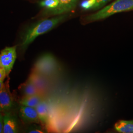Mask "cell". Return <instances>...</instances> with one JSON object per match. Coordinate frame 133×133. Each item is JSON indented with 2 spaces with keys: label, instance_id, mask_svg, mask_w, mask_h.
<instances>
[{
  "label": "cell",
  "instance_id": "1",
  "mask_svg": "<svg viewBox=\"0 0 133 133\" xmlns=\"http://www.w3.org/2000/svg\"><path fill=\"white\" fill-rule=\"evenodd\" d=\"M67 17V14L57 15L51 18L40 20L31 25L26 30L22 37L19 44L20 50L25 51L37 37L52 30L65 21Z\"/></svg>",
  "mask_w": 133,
  "mask_h": 133
},
{
  "label": "cell",
  "instance_id": "2",
  "mask_svg": "<svg viewBox=\"0 0 133 133\" xmlns=\"http://www.w3.org/2000/svg\"><path fill=\"white\" fill-rule=\"evenodd\" d=\"M132 10H133V0H115L97 12L87 16L84 21L86 23L93 22L105 19L114 14Z\"/></svg>",
  "mask_w": 133,
  "mask_h": 133
},
{
  "label": "cell",
  "instance_id": "3",
  "mask_svg": "<svg viewBox=\"0 0 133 133\" xmlns=\"http://www.w3.org/2000/svg\"><path fill=\"white\" fill-rule=\"evenodd\" d=\"M60 71V66L56 58L50 53L43 54L35 64L33 71L46 77L54 76Z\"/></svg>",
  "mask_w": 133,
  "mask_h": 133
},
{
  "label": "cell",
  "instance_id": "4",
  "mask_svg": "<svg viewBox=\"0 0 133 133\" xmlns=\"http://www.w3.org/2000/svg\"><path fill=\"white\" fill-rule=\"evenodd\" d=\"M17 46L6 47L0 53V63L5 70L7 76L11 71L15 62L17 53Z\"/></svg>",
  "mask_w": 133,
  "mask_h": 133
},
{
  "label": "cell",
  "instance_id": "5",
  "mask_svg": "<svg viewBox=\"0 0 133 133\" xmlns=\"http://www.w3.org/2000/svg\"><path fill=\"white\" fill-rule=\"evenodd\" d=\"M14 106L13 97L10 92L9 79L4 83V86L0 90V112L4 113L11 110Z\"/></svg>",
  "mask_w": 133,
  "mask_h": 133
},
{
  "label": "cell",
  "instance_id": "6",
  "mask_svg": "<svg viewBox=\"0 0 133 133\" xmlns=\"http://www.w3.org/2000/svg\"><path fill=\"white\" fill-rule=\"evenodd\" d=\"M18 116L24 123H41L37 110L34 108L20 105Z\"/></svg>",
  "mask_w": 133,
  "mask_h": 133
},
{
  "label": "cell",
  "instance_id": "7",
  "mask_svg": "<svg viewBox=\"0 0 133 133\" xmlns=\"http://www.w3.org/2000/svg\"><path fill=\"white\" fill-rule=\"evenodd\" d=\"M4 117V133H16L19 132V123L17 116L11 110L5 112Z\"/></svg>",
  "mask_w": 133,
  "mask_h": 133
},
{
  "label": "cell",
  "instance_id": "8",
  "mask_svg": "<svg viewBox=\"0 0 133 133\" xmlns=\"http://www.w3.org/2000/svg\"><path fill=\"white\" fill-rule=\"evenodd\" d=\"M59 5L55 9L46 10V14L51 15H59L67 14L74 10L77 4L78 0H58Z\"/></svg>",
  "mask_w": 133,
  "mask_h": 133
},
{
  "label": "cell",
  "instance_id": "9",
  "mask_svg": "<svg viewBox=\"0 0 133 133\" xmlns=\"http://www.w3.org/2000/svg\"><path fill=\"white\" fill-rule=\"evenodd\" d=\"M47 78L46 76L33 71L28 78L36 86L39 92L43 93V91L48 87Z\"/></svg>",
  "mask_w": 133,
  "mask_h": 133
},
{
  "label": "cell",
  "instance_id": "10",
  "mask_svg": "<svg viewBox=\"0 0 133 133\" xmlns=\"http://www.w3.org/2000/svg\"><path fill=\"white\" fill-rule=\"evenodd\" d=\"M41 123L47 125L49 121V110L48 103L44 100L40 103L36 108Z\"/></svg>",
  "mask_w": 133,
  "mask_h": 133
},
{
  "label": "cell",
  "instance_id": "11",
  "mask_svg": "<svg viewBox=\"0 0 133 133\" xmlns=\"http://www.w3.org/2000/svg\"><path fill=\"white\" fill-rule=\"evenodd\" d=\"M43 100L44 96L43 93H39L29 96H23L19 103L20 105L36 108Z\"/></svg>",
  "mask_w": 133,
  "mask_h": 133
},
{
  "label": "cell",
  "instance_id": "12",
  "mask_svg": "<svg viewBox=\"0 0 133 133\" xmlns=\"http://www.w3.org/2000/svg\"><path fill=\"white\" fill-rule=\"evenodd\" d=\"M18 89L23 96H29L41 93L36 86L29 78L19 86Z\"/></svg>",
  "mask_w": 133,
  "mask_h": 133
},
{
  "label": "cell",
  "instance_id": "13",
  "mask_svg": "<svg viewBox=\"0 0 133 133\" xmlns=\"http://www.w3.org/2000/svg\"><path fill=\"white\" fill-rule=\"evenodd\" d=\"M114 129L119 133H133V120H119L115 124Z\"/></svg>",
  "mask_w": 133,
  "mask_h": 133
},
{
  "label": "cell",
  "instance_id": "14",
  "mask_svg": "<svg viewBox=\"0 0 133 133\" xmlns=\"http://www.w3.org/2000/svg\"><path fill=\"white\" fill-rule=\"evenodd\" d=\"M39 5L45 8L46 10L56 9L59 5L58 0H43L39 2Z\"/></svg>",
  "mask_w": 133,
  "mask_h": 133
},
{
  "label": "cell",
  "instance_id": "15",
  "mask_svg": "<svg viewBox=\"0 0 133 133\" xmlns=\"http://www.w3.org/2000/svg\"><path fill=\"white\" fill-rule=\"evenodd\" d=\"M97 0H83L81 2V8L84 10H92Z\"/></svg>",
  "mask_w": 133,
  "mask_h": 133
},
{
  "label": "cell",
  "instance_id": "16",
  "mask_svg": "<svg viewBox=\"0 0 133 133\" xmlns=\"http://www.w3.org/2000/svg\"><path fill=\"white\" fill-rule=\"evenodd\" d=\"M26 132L31 133H44V132L41 127H39L36 124H33L29 126L26 130Z\"/></svg>",
  "mask_w": 133,
  "mask_h": 133
},
{
  "label": "cell",
  "instance_id": "17",
  "mask_svg": "<svg viewBox=\"0 0 133 133\" xmlns=\"http://www.w3.org/2000/svg\"><path fill=\"white\" fill-rule=\"evenodd\" d=\"M110 0H97L96 3L92 10H98L101 9Z\"/></svg>",
  "mask_w": 133,
  "mask_h": 133
},
{
  "label": "cell",
  "instance_id": "18",
  "mask_svg": "<svg viewBox=\"0 0 133 133\" xmlns=\"http://www.w3.org/2000/svg\"><path fill=\"white\" fill-rule=\"evenodd\" d=\"M6 76V73L5 69L3 68H0V81H4Z\"/></svg>",
  "mask_w": 133,
  "mask_h": 133
},
{
  "label": "cell",
  "instance_id": "19",
  "mask_svg": "<svg viewBox=\"0 0 133 133\" xmlns=\"http://www.w3.org/2000/svg\"><path fill=\"white\" fill-rule=\"evenodd\" d=\"M4 127V117L2 112H0V133H3Z\"/></svg>",
  "mask_w": 133,
  "mask_h": 133
},
{
  "label": "cell",
  "instance_id": "20",
  "mask_svg": "<svg viewBox=\"0 0 133 133\" xmlns=\"http://www.w3.org/2000/svg\"><path fill=\"white\" fill-rule=\"evenodd\" d=\"M4 86V81H0V90H1L2 89Z\"/></svg>",
  "mask_w": 133,
  "mask_h": 133
},
{
  "label": "cell",
  "instance_id": "21",
  "mask_svg": "<svg viewBox=\"0 0 133 133\" xmlns=\"http://www.w3.org/2000/svg\"><path fill=\"white\" fill-rule=\"evenodd\" d=\"M0 68H2V66H1V63H0Z\"/></svg>",
  "mask_w": 133,
  "mask_h": 133
}]
</instances>
